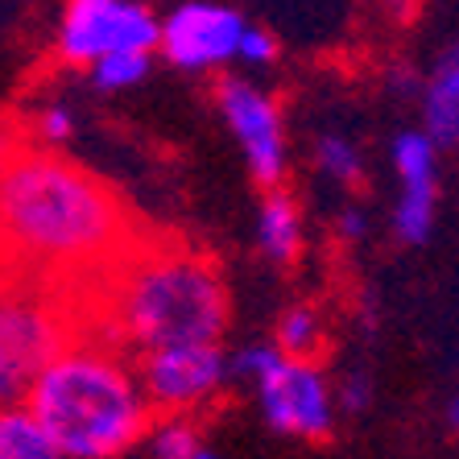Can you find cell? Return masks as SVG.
I'll list each match as a JSON object with an SVG mask.
<instances>
[{
    "label": "cell",
    "mask_w": 459,
    "mask_h": 459,
    "mask_svg": "<svg viewBox=\"0 0 459 459\" xmlns=\"http://www.w3.org/2000/svg\"><path fill=\"white\" fill-rule=\"evenodd\" d=\"M137 248L120 195L50 150H25L0 186V265L30 286H104Z\"/></svg>",
    "instance_id": "1"
},
{
    "label": "cell",
    "mask_w": 459,
    "mask_h": 459,
    "mask_svg": "<svg viewBox=\"0 0 459 459\" xmlns=\"http://www.w3.org/2000/svg\"><path fill=\"white\" fill-rule=\"evenodd\" d=\"M100 340L120 352L153 356L170 348L224 343L232 299L207 253L186 245H137L96 290Z\"/></svg>",
    "instance_id": "2"
},
{
    "label": "cell",
    "mask_w": 459,
    "mask_h": 459,
    "mask_svg": "<svg viewBox=\"0 0 459 459\" xmlns=\"http://www.w3.org/2000/svg\"><path fill=\"white\" fill-rule=\"evenodd\" d=\"M63 459H117L150 438L153 414L137 360L100 335H75L25 397Z\"/></svg>",
    "instance_id": "3"
},
{
    "label": "cell",
    "mask_w": 459,
    "mask_h": 459,
    "mask_svg": "<svg viewBox=\"0 0 459 459\" xmlns=\"http://www.w3.org/2000/svg\"><path fill=\"white\" fill-rule=\"evenodd\" d=\"M161 17L141 0H71L54 25V58L91 71L112 54H158Z\"/></svg>",
    "instance_id": "4"
},
{
    "label": "cell",
    "mask_w": 459,
    "mask_h": 459,
    "mask_svg": "<svg viewBox=\"0 0 459 459\" xmlns=\"http://www.w3.org/2000/svg\"><path fill=\"white\" fill-rule=\"evenodd\" d=\"M75 340L46 294L0 290V406H25L46 364Z\"/></svg>",
    "instance_id": "5"
},
{
    "label": "cell",
    "mask_w": 459,
    "mask_h": 459,
    "mask_svg": "<svg viewBox=\"0 0 459 459\" xmlns=\"http://www.w3.org/2000/svg\"><path fill=\"white\" fill-rule=\"evenodd\" d=\"M215 108L224 117L228 133L236 137L240 153L248 161L256 186L278 191L286 178V120H281L278 100L269 96L261 83L245 75H224L215 83Z\"/></svg>",
    "instance_id": "6"
},
{
    "label": "cell",
    "mask_w": 459,
    "mask_h": 459,
    "mask_svg": "<svg viewBox=\"0 0 459 459\" xmlns=\"http://www.w3.org/2000/svg\"><path fill=\"white\" fill-rule=\"evenodd\" d=\"M253 394L265 427L278 430V435L319 443V438H327L335 430L340 402H335V385L327 381L319 364L281 356Z\"/></svg>",
    "instance_id": "7"
},
{
    "label": "cell",
    "mask_w": 459,
    "mask_h": 459,
    "mask_svg": "<svg viewBox=\"0 0 459 459\" xmlns=\"http://www.w3.org/2000/svg\"><path fill=\"white\" fill-rule=\"evenodd\" d=\"M137 377L145 385L153 414L161 418H195L232 381L224 343H199V348H170V352L141 356Z\"/></svg>",
    "instance_id": "8"
},
{
    "label": "cell",
    "mask_w": 459,
    "mask_h": 459,
    "mask_svg": "<svg viewBox=\"0 0 459 459\" xmlns=\"http://www.w3.org/2000/svg\"><path fill=\"white\" fill-rule=\"evenodd\" d=\"M248 17L232 4H215V0H186L174 4L161 17V42L158 54L178 71H224L236 63L240 38H245Z\"/></svg>",
    "instance_id": "9"
},
{
    "label": "cell",
    "mask_w": 459,
    "mask_h": 459,
    "mask_svg": "<svg viewBox=\"0 0 459 459\" xmlns=\"http://www.w3.org/2000/svg\"><path fill=\"white\" fill-rule=\"evenodd\" d=\"M389 158L402 182L394 207V236L402 245H427L438 212V145L422 128H402L389 141Z\"/></svg>",
    "instance_id": "10"
},
{
    "label": "cell",
    "mask_w": 459,
    "mask_h": 459,
    "mask_svg": "<svg viewBox=\"0 0 459 459\" xmlns=\"http://www.w3.org/2000/svg\"><path fill=\"white\" fill-rule=\"evenodd\" d=\"M418 112H422V133L438 150L459 145V42H447L435 54L430 71L422 75L418 91Z\"/></svg>",
    "instance_id": "11"
},
{
    "label": "cell",
    "mask_w": 459,
    "mask_h": 459,
    "mask_svg": "<svg viewBox=\"0 0 459 459\" xmlns=\"http://www.w3.org/2000/svg\"><path fill=\"white\" fill-rule=\"evenodd\" d=\"M307 245V224H302V207L290 191H265L256 204V248L273 261V265H294Z\"/></svg>",
    "instance_id": "12"
},
{
    "label": "cell",
    "mask_w": 459,
    "mask_h": 459,
    "mask_svg": "<svg viewBox=\"0 0 459 459\" xmlns=\"http://www.w3.org/2000/svg\"><path fill=\"white\" fill-rule=\"evenodd\" d=\"M327 343V323L310 302H294L278 315L273 323V348H278L286 360H310L319 364V352Z\"/></svg>",
    "instance_id": "13"
},
{
    "label": "cell",
    "mask_w": 459,
    "mask_h": 459,
    "mask_svg": "<svg viewBox=\"0 0 459 459\" xmlns=\"http://www.w3.org/2000/svg\"><path fill=\"white\" fill-rule=\"evenodd\" d=\"M0 459H63L30 406H0Z\"/></svg>",
    "instance_id": "14"
},
{
    "label": "cell",
    "mask_w": 459,
    "mask_h": 459,
    "mask_svg": "<svg viewBox=\"0 0 459 459\" xmlns=\"http://www.w3.org/2000/svg\"><path fill=\"white\" fill-rule=\"evenodd\" d=\"M315 166L340 186H356L364 178V153L352 137L343 133H323L315 137Z\"/></svg>",
    "instance_id": "15"
},
{
    "label": "cell",
    "mask_w": 459,
    "mask_h": 459,
    "mask_svg": "<svg viewBox=\"0 0 459 459\" xmlns=\"http://www.w3.org/2000/svg\"><path fill=\"white\" fill-rule=\"evenodd\" d=\"M75 108L66 104V100H46V104L33 108L30 125H25V137L38 141V150H50L58 153L66 141L75 137Z\"/></svg>",
    "instance_id": "16"
},
{
    "label": "cell",
    "mask_w": 459,
    "mask_h": 459,
    "mask_svg": "<svg viewBox=\"0 0 459 459\" xmlns=\"http://www.w3.org/2000/svg\"><path fill=\"white\" fill-rule=\"evenodd\" d=\"M150 451L153 459H195L204 451L195 418H158L150 430Z\"/></svg>",
    "instance_id": "17"
},
{
    "label": "cell",
    "mask_w": 459,
    "mask_h": 459,
    "mask_svg": "<svg viewBox=\"0 0 459 459\" xmlns=\"http://www.w3.org/2000/svg\"><path fill=\"white\" fill-rule=\"evenodd\" d=\"M153 58H158V54H112V58H104V63L91 66L87 79H91V87H100V91H108V96H117V91H128V87H137L141 79L150 75Z\"/></svg>",
    "instance_id": "18"
},
{
    "label": "cell",
    "mask_w": 459,
    "mask_h": 459,
    "mask_svg": "<svg viewBox=\"0 0 459 459\" xmlns=\"http://www.w3.org/2000/svg\"><path fill=\"white\" fill-rule=\"evenodd\" d=\"M281 360V352L273 348V340L269 343H261V340H253V343H240V348H232L228 352V377H232L236 385H248V389H256V385L269 377V368Z\"/></svg>",
    "instance_id": "19"
},
{
    "label": "cell",
    "mask_w": 459,
    "mask_h": 459,
    "mask_svg": "<svg viewBox=\"0 0 459 459\" xmlns=\"http://www.w3.org/2000/svg\"><path fill=\"white\" fill-rule=\"evenodd\" d=\"M278 33L269 30V25H256L248 22L245 25V38H240V50H236V63L248 66V71H256V66H273L278 63Z\"/></svg>",
    "instance_id": "20"
},
{
    "label": "cell",
    "mask_w": 459,
    "mask_h": 459,
    "mask_svg": "<svg viewBox=\"0 0 459 459\" xmlns=\"http://www.w3.org/2000/svg\"><path fill=\"white\" fill-rule=\"evenodd\" d=\"M30 150V137H25V125H17L13 117L0 112V186L9 178V170L17 166V158Z\"/></svg>",
    "instance_id": "21"
},
{
    "label": "cell",
    "mask_w": 459,
    "mask_h": 459,
    "mask_svg": "<svg viewBox=\"0 0 459 459\" xmlns=\"http://www.w3.org/2000/svg\"><path fill=\"white\" fill-rule=\"evenodd\" d=\"M368 397H373V385H368L364 373H348L335 385V402H340V410H348V414H360V410L368 406Z\"/></svg>",
    "instance_id": "22"
},
{
    "label": "cell",
    "mask_w": 459,
    "mask_h": 459,
    "mask_svg": "<svg viewBox=\"0 0 459 459\" xmlns=\"http://www.w3.org/2000/svg\"><path fill=\"white\" fill-rule=\"evenodd\" d=\"M335 232H340V240H360L364 232H368V215L360 212V207H343L340 215H335Z\"/></svg>",
    "instance_id": "23"
},
{
    "label": "cell",
    "mask_w": 459,
    "mask_h": 459,
    "mask_svg": "<svg viewBox=\"0 0 459 459\" xmlns=\"http://www.w3.org/2000/svg\"><path fill=\"white\" fill-rule=\"evenodd\" d=\"M447 427L459 430V394H451V402H447Z\"/></svg>",
    "instance_id": "24"
},
{
    "label": "cell",
    "mask_w": 459,
    "mask_h": 459,
    "mask_svg": "<svg viewBox=\"0 0 459 459\" xmlns=\"http://www.w3.org/2000/svg\"><path fill=\"white\" fill-rule=\"evenodd\" d=\"M195 459H224V455H215L212 447H204V451H199V455H195Z\"/></svg>",
    "instance_id": "25"
}]
</instances>
